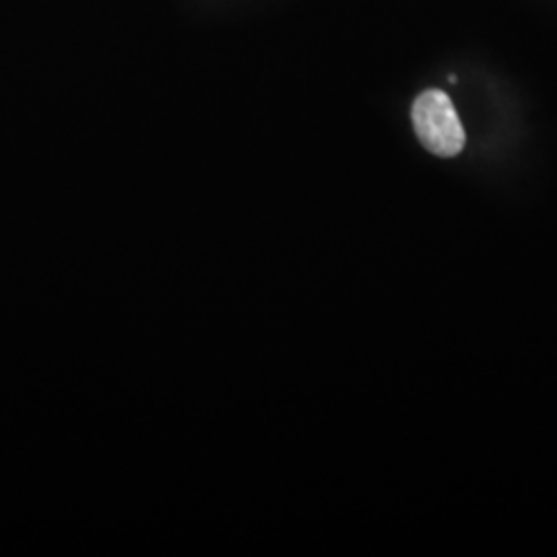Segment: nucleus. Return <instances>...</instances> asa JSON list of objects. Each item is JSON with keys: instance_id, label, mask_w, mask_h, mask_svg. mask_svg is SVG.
<instances>
[{"instance_id": "f257e3e1", "label": "nucleus", "mask_w": 557, "mask_h": 557, "mask_svg": "<svg viewBox=\"0 0 557 557\" xmlns=\"http://www.w3.org/2000/svg\"><path fill=\"white\" fill-rule=\"evenodd\" d=\"M411 120L418 139L430 153L438 158H455L465 149V128L446 91H423L413 103Z\"/></svg>"}]
</instances>
